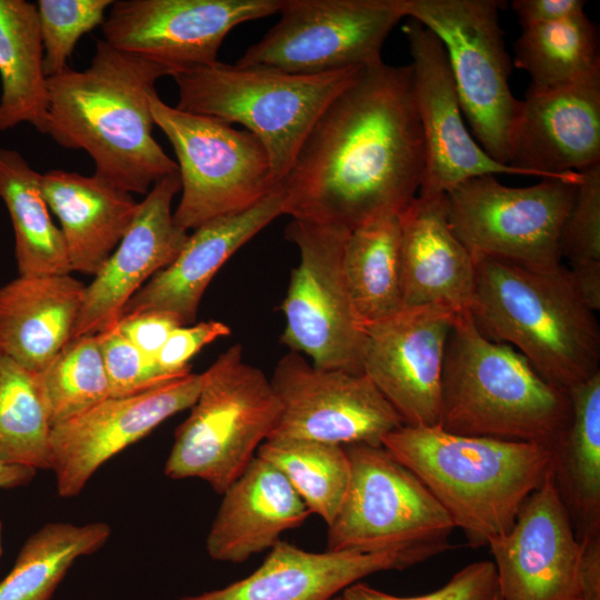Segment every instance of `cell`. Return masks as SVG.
Masks as SVG:
<instances>
[{"label": "cell", "instance_id": "obj_1", "mask_svg": "<svg viewBox=\"0 0 600 600\" xmlns=\"http://www.w3.org/2000/svg\"><path fill=\"white\" fill-rule=\"evenodd\" d=\"M424 144L411 64L361 68L329 103L279 182L283 214L353 230L417 196Z\"/></svg>", "mask_w": 600, "mask_h": 600}, {"label": "cell", "instance_id": "obj_2", "mask_svg": "<svg viewBox=\"0 0 600 600\" xmlns=\"http://www.w3.org/2000/svg\"><path fill=\"white\" fill-rule=\"evenodd\" d=\"M176 71L118 50L103 39L83 71L69 67L47 78L48 129L58 144L84 150L94 173L129 192L147 194L178 164L156 141L150 99L162 77Z\"/></svg>", "mask_w": 600, "mask_h": 600}, {"label": "cell", "instance_id": "obj_3", "mask_svg": "<svg viewBox=\"0 0 600 600\" xmlns=\"http://www.w3.org/2000/svg\"><path fill=\"white\" fill-rule=\"evenodd\" d=\"M381 444L424 483L473 548L511 530L552 463L550 446L456 434L439 426L403 424Z\"/></svg>", "mask_w": 600, "mask_h": 600}, {"label": "cell", "instance_id": "obj_4", "mask_svg": "<svg viewBox=\"0 0 600 600\" xmlns=\"http://www.w3.org/2000/svg\"><path fill=\"white\" fill-rule=\"evenodd\" d=\"M473 259L468 311L483 336L514 348L566 391L600 372L599 326L569 269L539 271L489 257Z\"/></svg>", "mask_w": 600, "mask_h": 600}, {"label": "cell", "instance_id": "obj_5", "mask_svg": "<svg viewBox=\"0 0 600 600\" xmlns=\"http://www.w3.org/2000/svg\"><path fill=\"white\" fill-rule=\"evenodd\" d=\"M570 418L568 391L548 382L511 346L483 336L468 310L456 314L444 351L441 429L551 446Z\"/></svg>", "mask_w": 600, "mask_h": 600}, {"label": "cell", "instance_id": "obj_6", "mask_svg": "<svg viewBox=\"0 0 600 600\" xmlns=\"http://www.w3.org/2000/svg\"><path fill=\"white\" fill-rule=\"evenodd\" d=\"M360 69L296 74L217 61L172 76L176 108L242 124L264 146L279 184L318 118Z\"/></svg>", "mask_w": 600, "mask_h": 600}, {"label": "cell", "instance_id": "obj_7", "mask_svg": "<svg viewBox=\"0 0 600 600\" xmlns=\"http://www.w3.org/2000/svg\"><path fill=\"white\" fill-rule=\"evenodd\" d=\"M201 374L198 398L174 431L164 474L203 480L222 494L270 437L281 408L270 379L243 361L239 343Z\"/></svg>", "mask_w": 600, "mask_h": 600}, {"label": "cell", "instance_id": "obj_8", "mask_svg": "<svg viewBox=\"0 0 600 600\" xmlns=\"http://www.w3.org/2000/svg\"><path fill=\"white\" fill-rule=\"evenodd\" d=\"M150 110L178 159L181 198L173 221L180 229L247 210L278 186L264 146L250 131L170 107L158 93Z\"/></svg>", "mask_w": 600, "mask_h": 600}, {"label": "cell", "instance_id": "obj_9", "mask_svg": "<svg viewBox=\"0 0 600 600\" xmlns=\"http://www.w3.org/2000/svg\"><path fill=\"white\" fill-rule=\"evenodd\" d=\"M497 0H404V14L436 34L448 57L462 112L482 149L508 164L521 101L509 84Z\"/></svg>", "mask_w": 600, "mask_h": 600}, {"label": "cell", "instance_id": "obj_10", "mask_svg": "<svg viewBox=\"0 0 600 600\" xmlns=\"http://www.w3.org/2000/svg\"><path fill=\"white\" fill-rule=\"evenodd\" d=\"M580 178L542 179L522 188L504 186L493 174L466 180L446 193L449 222L473 257L556 270L562 266V230Z\"/></svg>", "mask_w": 600, "mask_h": 600}, {"label": "cell", "instance_id": "obj_11", "mask_svg": "<svg viewBox=\"0 0 600 600\" xmlns=\"http://www.w3.org/2000/svg\"><path fill=\"white\" fill-rule=\"evenodd\" d=\"M350 230L292 219L286 238L300 254L281 304V342L314 367L362 373L364 326L349 292L343 253Z\"/></svg>", "mask_w": 600, "mask_h": 600}, {"label": "cell", "instance_id": "obj_12", "mask_svg": "<svg viewBox=\"0 0 600 600\" xmlns=\"http://www.w3.org/2000/svg\"><path fill=\"white\" fill-rule=\"evenodd\" d=\"M278 22L234 64L318 74L382 62L404 0H281Z\"/></svg>", "mask_w": 600, "mask_h": 600}, {"label": "cell", "instance_id": "obj_13", "mask_svg": "<svg viewBox=\"0 0 600 600\" xmlns=\"http://www.w3.org/2000/svg\"><path fill=\"white\" fill-rule=\"evenodd\" d=\"M350 482L327 526L330 551H380L438 538L456 528L424 483L384 447L343 446Z\"/></svg>", "mask_w": 600, "mask_h": 600}, {"label": "cell", "instance_id": "obj_14", "mask_svg": "<svg viewBox=\"0 0 600 600\" xmlns=\"http://www.w3.org/2000/svg\"><path fill=\"white\" fill-rule=\"evenodd\" d=\"M270 382L281 412L268 439L382 446L387 433L403 426L364 373L321 369L289 351L277 362Z\"/></svg>", "mask_w": 600, "mask_h": 600}, {"label": "cell", "instance_id": "obj_15", "mask_svg": "<svg viewBox=\"0 0 600 600\" xmlns=\"http://www.w3.org/2000/svg\"><path fill=\"white\" fill-rule=\"evenodd\" d=\"M281 0H118L101 27L111 47L182 70L213 64L238 24L277 13Z\"/></svg>", "mask_w": 600, "mask_h": 600}, {"label": "cell", "instance_id": "obj_16", "mask_svg": "<svg viewBox=\"0 0 600 600\" xmlns=\"http://www.w3.org/2000/svg\"><path fill=\"white\" fill-rule=\"evenodd\" d=\"M457 313L437 304L409 307L363 324L362 373L406 426H439L444 351Z\"/></svg>", "mask_w": 600, "mask_h": 600}, {"label": "cell", "instance_id": "obj_17", "mask_svg": "<svg viewBox=\"0 0 600 600\" xmlns=\"http://www.w3.org/2000/svg\"><path fill=\"white\" fill-rule=\"evenodd\" d=\"M202 374L190 372L144 392L110 397L52 427L51 470L62 498L77 497L110 458L191 408Z\"/></svg>", "mask_w": 600, "mask_h": 600}, {"label": "cell", "instance_id": "obj_18", "mask_svg": "<svg viewBox=\"0 0 600 600\" xmlns=\"http://www.w3.org/2000/svg\"><path fill=\"white\" fill-rule=\"evenodd\" d=\"M412 58L413 91L423 136L424 169L418 194H446L486 174L532 173L492 159L462 119L447 52L440 39L416 20L403 27Z\"/></svg>", "mask_w": 600, "mask_h": 600}, {"label": "cell", "instance_id": "obj_19", "mask_svg": "<svg viewBox=\"0 0 600 600\" xmlns=\"http://www.w3.org/2000/svg\"><path fill=\"white\" fill-rule=\"evenodd\" d=\"M451 548L438 538L380 551L312 552L280 540L246 578L178 600H331L367 576L403 570Z\"/></svg>", "mask_w": 600, "mask_h": 600}, {"label": "cell", "instance_id": "obj_20", "mask_svg": "<svg viewBox=\"0 0 600 600\" xmlns=\"http://www.w3.org/2000/svg\"><path fill=\"white\" fill-rule=\"evenodd\" d=\"M488 547L502 600H577L580 542L551 470Z\"/></svg>", "mask_w": 600, "mask_h": 600}, {"label": "cell", "instance_id": "obj_21", "mask_svg": "<svg viewBox=\"0 0 600 600\" xmlns=\"http://www.w3.org/2000/svg\"><path fill=\"white\" fill-rule=\"evenodd\" d=\"M509 166L541 179L578 180L600 163V64L567 84L529 87Z\"/></svg>", "mask_w": 600, "mask_h": 600}, {"label": "cell", "instance_id": "obj_22", "mask_svg": "<svg viewBox=\"0 0 600 600\" xmlns=\"http://www.w3.org/2000/svg\"><path fill=\"white\" fill-rule=\"evenodd\" d=\"M180 190L178 172L154 183L139 202L121 241L86 286L72 339L114 327L129 300L179 254L189 237L176 226L171 210Z\"/></svg>", "mask_w": 600, "mask_h": 600}, {"label": "cell", "instance_id": "obj_23", "mask_svg": "<svg viewBox=\"0 0 600 600\" xmlns=\"http://www.w3.org/2000/svg\"><path fill=\"white\" fill-rule=\"evenodd\" d=\"M283 201L278 184L251 208L217 217L194 229L176 259L129 300L121 317L159 310L174 314L183 326L191 324L214 274L236 251L283 214Z\"/></svg>", "mask_w": 600, "mask_h": 600}, {"label": "cell", "instance_id": "obj_24", "mask_svg": "<svg viewBox=\"0 0 600 600\" xmlns=\"http://www.w3.org/2000/svg\"><path fill=\"white\" fill-rule=\"evenodd\" d=\"M399 224L403 308L468 310L476 263L451 228L446 194H418L399 213Z\"/></svg>", "mask_w": 600, "mask_h": 600}, {"label": "cell", "instance_id": "obj_25", "mask_svg": "<svg viewBox=\"0 0 600 600\" xmlns=\"http://www.w3.org/2000/svg\"><path fill=\"white\" fill-rule=\"evenodd\" d=\"M311 512L273 464L254 457L222 493L206 539L209 557L239 563L276 546Z\"/></svg>", "mask_w": 600, "mask_h": 600}, {"label": "cell", "instance_id": "obj_26", "mask_svg": "<svg viewBox=\"0 0 600 600\" xmlns=\"http://www.w3.org/2000/svg\"><path fill=\"white\" fill-rule=\"evenodd\" d=\"M86 286L69 274L19 276L0 288V353L42 371L72 339Z\"/></svg>", "mask_w": 600, "mask_h": 600}, {"label": "cell", "instance_id": "obj_27", "mask_svg": "<svg viewBox=\"0 0 600 600\" xmlns=\"http://www.w3.org/2000/svg\"><path fill=\"white\" fill-rule=\"evenodd\" d=\"M40 183L60 221L72 271L94 277L131 224L139 202L96 173L56 169L42 173Z\"/></svg>", "mask_w": 600, "mask_h": 600}, {"label": "cell", "instance_id": "obj_28", "mask_svg": "<svg viewBox=\"0 0 600 600\" xmlns=\"http://www.w3.org/2000/svg\"><path fill=\"white\" fill-rule=\"evenodd\" d=\"M568 394L571 418L550 446L551 471L580 540L600 531V372Z\"/></svg>", "mask_w": 600, "mask_h": 600}, {"label": "cell", "instance_id": "obj_29", "mask_svg": "<svg viewBox=\"0 0 600 600\" xmlns=\"http://www.w3.org/2000/svg\"><path fill=\"white\" fill-rule=\"evenodd\" d=\"M34 3L0 0V131L27 122L48 129L47 77Z\"/></svg>", "mask_w": 600, "mask_h": 600}, {"label": "cell", "instance_id": "obj_30", "mask_svg": "<svg viewBox=\"0 0 600 600\" xmlns=\"http://www.w3.org/2000/svg\"><path fill=\"white\" fill-rule=\"evenodd\" d=\"M37 172L16 150L0 149V198L14 232L20 276L72 272L66 243L49 213Z\"/></svg>", "mask_w": 600, "mask_h": 600}, {"label": "cell", "instance_id": "obj_31", "mask_svg": "<svg viewBox=\"0 0 600 600\" xmlns=\"http://www.w3.org/2000/svg\"><path fill=\"white\" fill-rule=\"evenodd\" d=\"M343 269L353 307L363 322L403 308L399 214H387L349 232Z\"/></svg>", "mask_w": 600, "mask_h": 600}, {"label": "cell", "instance_id": "obj_32", "mask_svg": "<svg viewBox=\"0 0 600 600\" xmlns=\"http://www.w3.org/2000/svg\"><path fill=\"white\" fill-rule=\"evenodd\" d=\"M110 536L111 527L102 521L43 524L24 541L0 582V600H51L71 566L100 550Z\"/></svg>", "mask_w": 600, "mask_h": 600}, {"label": "cell", "instance_id": "obj_33", "mask_svg": "<svg viewBox=\"0 0 600 600\" xmlns=\"http://www.w3.org/2000/svg\"><path fill=\"white\" fill-rule=\"evenodd\" d=\"M514 64L531 78V88H556L600 64L598 31L584 12L564 20L522 28Z\"/></svg>", "mask_w": 600, "mask_h": 600}, {"label": "cell", "instance_id": "obj_34", "mask_svg": "<svg viewBox=\"0 0 600 600\" xmlns=\"http://www.w3.org/2000/svg\"><path fill=\"white\" fill-rule=\"evenodd\" d=\"M257 457L287 478L311 514L328 524L344 500L350 482V460L343 446L312 440H266Z\"/></svg>", "mask_w": 600, "mask_h": 600}, {"label": "cell", "instance_id": "obj_35", "mask_svg": "<svg viewBox=\"0 0 600 600\" xmlns=\"http://www.w3.org/2000/svg\"><path fill=\"white\" fill-rule=\"evenodd\" d=\"M51 429L37 372L0 353V461L51 470Z\"/></svg>", "mask_w": 600, "mask_h": 600}, {"label": "cell", "instance_id": "obj_36", "mask_svg": "<svg viewBox=\"0 0 600 600\" xmlns=\"http://www.w3.org/2000/svg\"><path fill=\"white\" fill-rule=\"evenodd\" d=\"M37 377L52 427L111 397L98 334L71 339Z\"/></svg>", "mask_w": 600, "mask_h": 600}, {"label": "cell", "instance_id": "obj_37", "mask_svg": "<svg viewBox=\"0 0 600 600\" xmlns=\"http://www.w3.org/2000/svg\"><path fill=\"white\" fill-rule=\"evenodd\" d=\"M112 0H39L36 3L43 47V73L53 77L68 68L78 40L106 18Z\"/></svg>", "mask_w": 600, "mask_h": 600}, {"label": "cell", "instance_id": "obj_38", "mask_svg": "<svg viewBox=\"0 0 600 600\" xmlns=\"http://www.w3.org/2000/svg\"><path fill=\"white\" fill-rule=\"evenodd\" d=\"M579 173L581 178L561 237L562 259L571 268L600 266V163Z\"/></svg>", "mask_w": 600, "mask_h": 600}, {"label": "cell", "instance_id": "obj_39", "mask_svg": "<svg viewBox=\"0 0 600 600\" xmlns=\"http://www.w3.org/2000/svg\"><path fill=\"white\" fill-rule=\"evenodd\" d=\"M97 334L111 397L138 394L176 379L163 374L156 361L136 348L116 326Z\"/></svg>", "mask_w": 600, "mask_h": 600}, {"label": "cell", "instance_id": "obj_40", "mask_svg": "<svg viewBox=\"0 0 600 600\" xmlns=\"http://www.w3.org/2000/svg\"><path fill=\"white\" fill-rule=\"evenodd\" d=\"M498 594L496 567L482 560L460 569L441 588L426 594L399 597L358 581L347 587L339 600H496Z\"/></svg>", "mask_w": 600, "mask_h": 600}, {"label": "cell", "instance_id": "obj_41", "mask_svg": "<svg viewBox=\"0 0 600 600\" xmlns=\"http://www.w3.org/2000/svg\"><path fill=\"white\" fill-rule=\"evenodd\" d=\"M230 333V327L218 320L180 326L170 333L154 361L160 371L168 377L188 374L191 372L189 361L192 357L203 347Z\"/></svg>", "mask_w": 600, "mask_h": 600}, {"label": "cell", "instance_id": "obj_42", "mask_svg": "<svg viewBox=\"0 0 600 600\" xmlns=\"http://www.w3.org/2000/svg\"><path fill=\"white\" fill-rule=\"evenodd\" d=\"M180 326L183 324L174 314L159 310L126 314L116 324L126 339L153 360L170 333Z\"/></svg>", "mask_w": 600, "mask_h": 600}, {"label": "cell", "instance_id": "obj_43", "mask_svg": "<svg viewBox=\"0 0 600 600\" xmlns=\"http://www.w3.org/2000/svg\"><path fill=\"white\" fill-rule=\"evenodd\" d=\"M512 9L522 28L549 24L584 12L582 0H513Z\"/></svg>", "mask_w": 600, "mask_h": 600}, {"label": "cell", "instance_id": "obj_44", "mask_svg": "<svg viewBox=\"0 0 600 600\" xmlns=\"http://www.w3.org/2000/svg\"><path fill=\"white\" fill-rule=\"evenodd\" d=\"M577 600H600V531L580 540Z\"/></svg>", "mask_w": 600, "mask_h": 600}, {"label": "cell", "instance_id": "obj_45", "mask_svg": "<svg viewBox=\"0 0 600 600\" xmlns=\"http://www.w3.org/2000/svg\"><path fill=\"white\" fill-rule=\"evenodd\" d=\"M572 283L582 302L589 310L600 309V266L569 269Z\"/></svg>", "mask_w": 600, "mask_h": 600}, {"label": "cell", "instance_id": "obj_46", "mask_svg": "<svg viewBox=\"0 0 600 600\" xmlns=\"http://www.w3.org/2000/svg\"><path fill=\"white\" fill-rule=\"evenodd\" d=\"M36 474L33 468L0 461V490L28 486Z\"/></svg>", "mask_w": 600, "mask_h": 600}, {"label": "cell", "instance_id": "obj_47", "mask_svg": "<svg viewBox=\"0 0 600 600\" xmlns=\"http://www.w3.org/2000/svg\"><path fill=\"white\" fill-rule=\"evenodd\" d=\"M2 554V522L0 521V556Z\"/></svg>", "mask_w": 600, "mask_h": 600}, {"label": "cell", "instance_id": "obj_48", "mask_svg": "<svg viewBox=\"0 0 600 600\" xmlns=\"http://www.w3.org/2000/svg\"><path fill=\"white\" fill-rule=\"evenodd\" d=\"M331 600H339V594L337 597H334L333 599H331Z\"/></svg>", "mask_w": 600, "mask_h": 600}, {"label": "cell", "instance_id": "obj_49", "mask_svg": "<svg viewBox=\"0 0 600 600\" xmlns=\"http://www.w3.org/2000/svg\"><path fill=\"white\" fill-rule=\"evenodd\" d=\"M496 600H502L501 597L498 594V597L496 598Z\"/></svg>", "mask_w": 600, "mask_h": 600}]
</instances>
